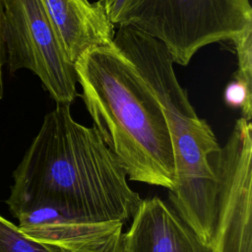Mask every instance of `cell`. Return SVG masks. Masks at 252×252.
Masks as SVG:
<instances>
[{"instance_id": "7c38bea8", "label": "cell", "mask_w": 252, "mask_h": 252, "mask_svg": "<svg viewBox=\"0 0 252 252\" xmlns=\"http://www.w3.org/2000/svg\"><path fill=\"white\" fill-rule=\"evenodd\" d=\"M225 103L232 108L240 109L242 118L251 121L252 118V87L234 78L225 87L223 94Z\"/></svg>"}, {"instance_id": "30bf717a", "label": "cell", "mask_w": 252, "mask_h": 252, "mask_svg": "<svg viewBox=\"0 0 252 252\" xmlns=\"http://www.w3.org/2000/svg\"><path fill=\"white\" fill-rule=\"evenodd\" d=\"M0 252H61L52 245L25 234L0 215Z\"/></svg>"}, {"instance_id": "3957f363", "label": "cell", "mask_w": 252, "mask_h": 252, "mask_svg": "<svg viewBox=\"0 0 252 252\" xmlns=\"http://www.w3.org/2000/svg\"><path fill=\"white\" fill-rule=\"evenodd\" d=\"M114 44L145 80L166 119L175 165L169 191L173 209L205 243L211 244L217 178L213 156L220 146L211 126L195 112L173 68L174 61L157 38L132 26H118Z\"/></svg>"}, {"instance_id": "7a4b0ae2", "label": "cell", "mask_w": 252, "mask_h": 252, "mask_svg": "<svg viewBox=\"0 0 252 252\" xmlns=\"http://www.w3.org/2000/svg\"><path fill=\"white\" fill-rule=\"evenodd\" d=\"M94 127L128 179L173 189L175 165L162 108L133 63L112 42L75 61Z\"/></svg>"}, {"instance_id": "4fadbf2b", "label": "cell", "mask_w": 252, "mask_h": 252, "mask_svg": "<svg viewBox=\"0 0 252 252\" xmlns=\"http://www.w3.org/2000/svg\"><path fill=\"white\" fill-rule=\"evenodd\" d=\"M128 1L129 0H97L98 4L104 10L108 19L114 26H120Z\"/></svg>"}, {"instance_id": "8fae6325", "label": "cell", "mask_w": 252, "mask_h": 252, "mask_svg": "<svg viewBox=\"0 0 252 252\" xmlns=\"http://www.w3.org/2000/svg\"><path fill=\"white\" fill-rule=\"evenodd\" d=\"M237 57L236 79L252 87V24L245 27L231 40Z\"/></svg>"}, {"instance_id": "277c9868", "label": "cell", "mask_w": 252, "mask_h": 252, "mask_svg": "<svg viewBox=\"0 0 252 252\" xmlns=\"http://www.w3.org/2000/svg\"><path fill=\"white\" fill-rule=\"evenodd\" d=\"M250 24V0H129L120 26L157 38L186 66L201 48L231 40Z\"/></svg>"}, {"instance_id": "5bb4252c", "label": "cell", "mask_w": 252, "mask_h": 252, "mask_svg": "<svg viewBox=\"0 0 252 252\" xmlns=\"http://www.w3.org/2000/svg\"><path fill=\"white\" fill-rule=\"evenodd\" d=\"M3 15H4V7L3 0H0V99L4 94V83H3V67L6 63V54H5V46L3 40Z\"/></svg>"}, {"instance_id": "6da1fadb", "label": "cell", "mask_w": 252, "mask_h": 252, "mask_svg": "<svg viewBox=\"0 0 252 252\" xmlns=\"http://www.w3.org/2000/svg\"><path fill=\"white\" fill-rule=\"evenodd\" d=\"M71 104H57L14 171L7 199L16 218L45 206L86 222L132 219L141 197L96 129L74 120Z\"/></svg>"}, {"instance_id": "9c48e42d", "label": "cell", "mask_w": 252, "mask_h": 252, "mask_svg": "<svg viewBox=\"0 0 252 252\" xmlns=\"http://www.w3.org/2000/svg\"><path fill=\"white\" fill-rule=\"evenodd\" d=\"M64 48L75 61L86 51L113 42L114 25L98 2L43 0Z\"/></svg>"}, {"instance_id": "8992f818", "label": "cell", "mask_w": 252, "mask_h": 252, "mask_svg": "<svg viewBox=\"0 0 252 252\" xmlns=\"http://www.w3.org/2000/svg\"><path fill=\"white\" fill-rule=\"evenodd\" d=\"M217 178L213 252H252V124L242 117L212 158Z\"/></svg>"}, {"instance_id": "ba28073f", "label": "cell", "mask_w": 252, "mask_h": 252, "mask_svg": "<svg viewBox=\"0 0 252 252\" xmlns=\"http://www.w3.org/2000/svg\"><path fill=\"white\" fill-rule=\"evenodd\" d=\"M120 252H213L191 227L158 197L142 199Z\"/></svg>"}, {"instance_id": "52a82bcc", "label": "cell", "mask_w": 252, "mask_h": 252, "mask_svg": "<svg viewBox=\"0 0 252 252\" xmlns=\"http://www.w3.org/2000/svg\"><path fill=\"white\" fill-rule=\"evenodd\" d=\"M16 219L25 234L61 252L121 251V221H81L45 206L25 211Z\"/></svg>"}, {"instance_id": "5b68a950", "label": "cell", "mask_w": 252, "mask_h": 252, "mask_svg": "<svg viewBox=\"0 0 252 252\" xmlns=\"http://www.w3.org/2000/svg\"><path fill=\"white\" fill-rule=\"evenodd\" d=\"M6 63L35 74L56 104L78 96L75 63L67 54L43 0H3Z\"/></svg>"}]
</instances>
